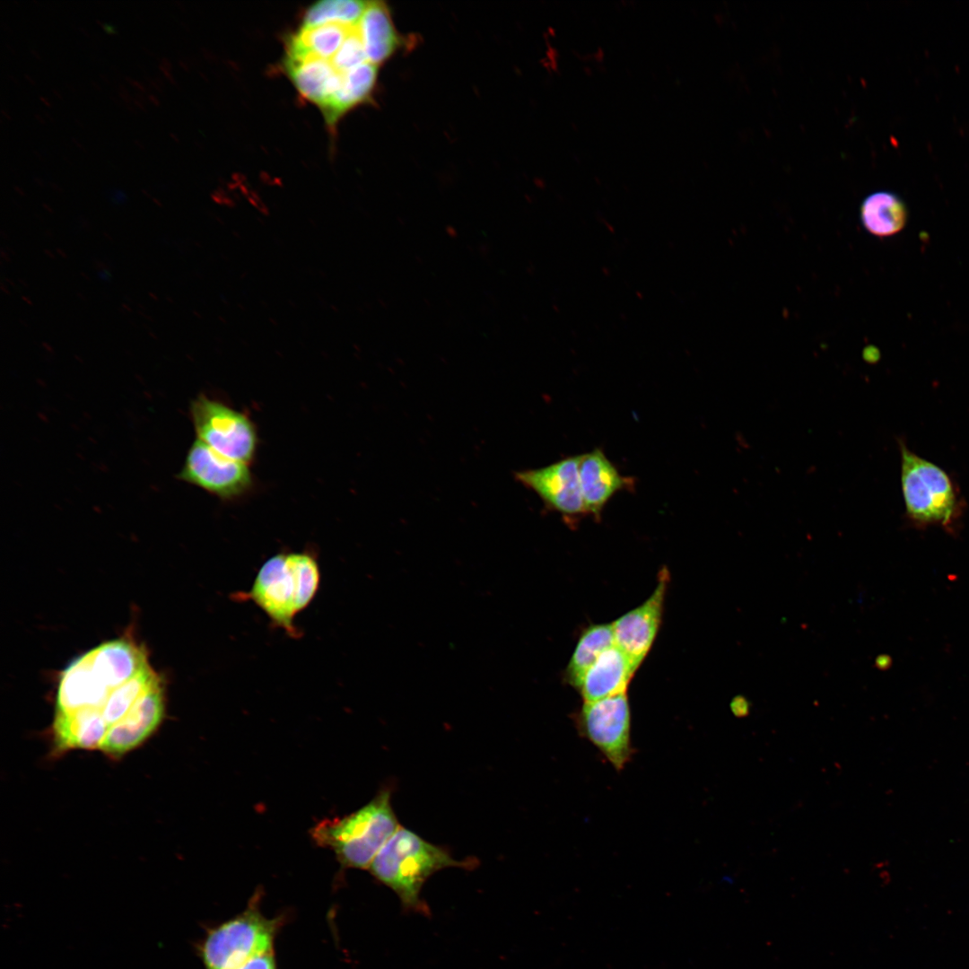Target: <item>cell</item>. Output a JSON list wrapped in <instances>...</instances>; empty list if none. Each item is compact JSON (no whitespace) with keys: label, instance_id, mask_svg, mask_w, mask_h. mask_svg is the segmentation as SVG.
Masks as SVG:
<instances>
[{"label":"cell","instance_id":"18","mask_svg":"<svg viewBox=\"0 0 969 969\" xmlns=\"http://www.w3.org/2000/svg\"><path fill=\"white\" fill-rule=\"evenodd\" d=\"M352 28L354 27L340 24L301 27L288 40L286 56L292 57L312 56L330 61Z\"/></svg>","mask_w":969,"mask_h":969},{"label":"cell","instance_id":"24","mask_svg":"<svg viewBox=\"0 0 969 969\" xmlns=\"http://www.w3.org/2000/svg\"><path fill=\"white\" fill-rule=\"evenodd\" d=\"M892 665V659L887 654L878 655L875 659V667L880 670H886Z\"/></svg>","mask_w":969,"mask_h":969},{"label":"cell","instance_id":"39","mask_svg":"<svg viewBox=\"0 0 969 969\" xmlns=\"http://www.w3.org/2000/svg\"><path fill=\"white\" fill-rule=\"evenodd\" d=\"M91 83H92V85L94 86V88H95V89H96L97 91H100V90H101V89H100V87L99 86V84H98L97 83H95L94 81H92V82H91Z\"/></svg>","mask_w":969,"mask_h":969},{"label":"cell","instance_id":"26","mask_svg":"<svg viewBox=\"0 0 969 969\" xmlns=\"http://www.w3.org/2000/svg\"><path fill=\"white\" fill-rule=\"evenodd\" d=\"M101 27H102L103 31L105 32H107L108 34H110V35L118 34V31H117L116 28H114L113 26H111L109 23H104V24L101 25Z\"/></svg>","mask_w":969,"mask_h":969},{"label":"cell","instance_id":"1","mask_svg":"<svg viewBox=\"0 0 969 969\" xmlns=\"http://www.w3.org/2000/svg\"><path fill=\"white\" fill-rule=\"evenodd\" d=\"M319 584L320 570L314 553H278L261 565L249 590L231 597L236 601L254 603L273 626L298 638L301 633L294 619L313 600Z\"/></svg>","mask_w":969,"mask_h":969},{"label":"cell","instance_id":"35","mask_svg":"<svg viewBox=\"0 0 969 969\" xmlns=\"http://www.w3.org/2000/svg\"><path fill=\"white\" fill-rule=\"evenodd\" d=\"M34 117H35V118H36V119H37V120H38L39 122H40L41 124H44V123H45V121H44L43 118H42L41 116H39V114H35V115H34Z\"/></svg>","mask_w":969,"mask_h":969},{"label":"cell","instance_id":"10","mask_svg":"<svg viewBox=\"0 0 969 969\" xmlns=\"http://www.w3.org/2000/svg\"><path fill=\"white\" fill-rule=\"evenodd\" d=\"M668 579V573L664 568L650 598L612 623L615 646L637 666L649 652L658 633Z\"/></svg>","mask_w":969,"mask_h":969},{"label":"cell","instance_id":"36","mask_svg":"<svg viewBox=\"0 0 969 969\" xmlns=\"http://www.w3.org/2000/svg\"><path fill=\"white\" fill-rule=\"evenodd\" d=\"M51 91H52V92L54 93V95H55L56 97H57V98H58L59 100H62V96H61V95L59 94V92H57V90H55L54 88H52V89H51Z\"/></svg>","mask_w":969,"mask_h":969},{"label":"cell","instance_id":"21","mask_svg":"<svg viewBox=\"0 0 969 969\" xmlns=\"http://www.w3.org/2000/svg\"><path fill=\"white\" fill-rule=\"evenodd\" d=\"M368 61L358 26L349 31L343 44L330 60L340 73L347 72Z\"/></svg>","mask_w":969,"mask_h":969},{"label":"cell","instance_id":"20","mask_svg":"<svg viewBox=\"0 0 969 969\" xmlns=\"http://www.w3.org/2000/svg\"><path fill=\"white\" fill-rule=\"evenodd\" d=\"M369 1L324 0L314 3L304 13L302 28L324 24L357 27Z\"/></svg>","mask_w":969,"mask_h":969},{"label":"cell","instance_id":"25","mask_svg":"<svg viewBox=\"0 0 969 969\" xmlns=\"http://www.w3.org/2000/svg\"><path fill=\"white\" fill-rule=\"evenodd\" d=\"M125 79H126L127 82H128L131 84V86L138 89L140 92H142L144 93L147 92L145 86L143 85L140 82L133 80L132 78L127 77V76H126Z\"/></svg>","mask_w":969,"mask_h":969},{"label":"cell","instance_id":"9","mask_svg":"<svg viewBox=\"0 0 969 969\" xmlns=\"http://www.w3.org/2000/svg\"><path fill=\"white\" fill-rule=\"evenodd\" d=\"M581 455L563 458L548 466L515 473L518 482L534 492L547 510L567 519L587 515L580 484Z\"/></svg>","mask_w":969,"mask_h":969},{"label":"cell","instance_id":"30","mask_svg":"<svg viewBox=\"0 0 969 969\" xmlns=\"http://www.w3.org/2000/svg\"><path fill=\"white\" fill-rule=\"evenodd\" d=\"M133 102L141 110H144V111L146 110L144 106L143 105V103L141 101H139L138 100L135 99V100H133Z\"/></svg>","mask_w":969,"mask_h":969},{"label":"cell","instance_id":"34","mask_svg":"<svg viewBox=\"0 0 969 969\" xmlns=\"http://www.w3.org/2000/svg\"><path fill=\"white\" fill-rule=\"evenodd\" d=\"M30 50H31V53L33 55L34 57H36L39 60H41L39 55L36 52V50H34L32 48H30Z\"/></svg>","mask_w":969,"mask_h":969},{"label":"cell","instance_id":"29","mask_svg":"<svg viewBox=\"0 0 969 969\" xmlns=\"http://www.w3.org/2000/svg\"><path fill=\"white\" fill-rule=\"evenodd\" d=\"M148 100H150V101H151V102H152V103H153V104L154 106H156V107H159V106H160V101H159V100H158V99H157V98L155 97V95H153V94H152V93H151V94H148Z\"/></svg>","mask_w":969,"mask_h":969},{"label":"cell","instance_id":"43","mask_svg":"<svg viewBox=\"0 0 969 969\" xmlns=\"http://www.w3.org/2000/svg\"><path fill=\"white\" fill-rule=\"evenodd\" d=\"M44 114L49 120H51L52 122L54 121L52 117L48 112H44Z\"/></svg>","mask_w":969,"mask_h":969},{"label":"cell","instance_id":"8","mask_svg":"<svg viewBox=\"0 0 969 969\" xmlns=\"http://www.w3.org/2000/svg\"><path fill=\"white\" fill-rule=\"evenodd\" d=\"M580 724L584 735L617 770L630 760L631 718L626 693L584 703Z\"/></svg>","mask_w":969,"mask_h":969},{"label":"cell","instance_id":"22","mask_svg":"<svg viewBox=\"0 0 969 969\" xmlns=\"http://www.w3.org/2000/svg\"><path fill=\"white\" fill-rule=\"evenodd\" d=\"M237 969H276L274 952L257 956Z\"/></svg>","mask_w":969,"mask_h":969},{"label":"cell","instance_id":"17","mask_svg":"<svg viewBox=\"0 0 969 969\" xmlns=\"http://www.w3.org/2000/svg\"><path fill=\"white\" fill-rule=\"evenodd\" d=\"M378 75V65L369 61L342 73L341 86L321 109L326 122L334 127L349 109L365 101L371 94Z\"/></svg>","mask_w":969,"mask_h":969},{"label":"cell","instance_id":"19","mask_svg":"<svg viewBox=\"0 0 969 969\" xmlns=\"http://www.w3.org/2000/svg\"><path fill=\"white\" fill-rule=\"evenodd\" d=\"M615 645L612 624L589 626L579 639L567 666L568 682L579 688L589 668L604 651Z\"/></svg>","mask_w":969,"mask_h":969},{"label":"cell","instance_id":"16","mask_svg":"<svg viewBox=\"0 0 969 969\" xmlns=\"http://www.w3.org/2000/svg\"><path fill=\"white\" fill-rule=\"evenodd\" d=\"M863 227L876 237H891L906 225L908 210L896 194L881 190L867 196L860 205Z\"/></svg>","mask_w":969,"mask_h":969},{"label":"cell","instance_id":"12","mask_svg":"<svg viewBox=\"0 0 969 969\" xmlns=\"http://www.w3.org/2000/svg\"><path fill=\"white\" fill-rule=\"evenodd\" d=\"M579 476L586 512L596 519L601 517L605 506L615 493L632 488L633 483L631 477L622 476L598 448L581 454Z\"/></svg>","mask_w":969,"mask_h":969},{"label":"cell","instance_id":"2","mask_svg":"<svg viewBox=\"0 0 969 969\" xmlns=\"http://www.w3.org/2000/svg\"><path fill=\"white\" fill-rule=\"evenodd\" d=\"M451 867L468 868L469 862L454 859L445 848L400 826L368 869L397 895L404 910L429 915L430 910L421 898L423 886L434 873Z\"/></svg>","mask_w":969,"mask_h":969},{"label":"cell","instance_id":"15","mask_svg":"<svg viewBox=\"0 0 969 969\" xmlns=\"http://www.w3.org/2000/svg\"><path fill=\"white\" fill-rule=\"evenodd\" d=\"M358 31L368 61L377 65L390 57L401 42L387 5L380 1H369Z\"/></svg>","mask_w":969,"mask_h":969},{"label":"cell","instance_id":"48","mask_svg":"<svg viewBox=\"0 0 969 969\" xmlns=\"http://www.w3.org/2000/svg\"><path fill=\"white\" fill-rule=\"evenodd\" d=\"M5 46H6V48H8V49H9V50H10L11 52H13V49H12V48H11L9 47V45H8V44H5Z\"/></svg>","mask_w":969,"mask_h":969},{"label":"cell","instance_id":"47","mask_svg":"<svg viewBox=\"0 0 969 969\" xmlns=\"http://www.w3.org/2000/svg\"><path fill=\"white\" fill-rule=\"evenodd\" d=\"M79 30H80V31H81L82 32H83L84 34L88 35L87 31H86L85 30H83V28H79Z\"/></svg>","mask_w":969,"mask_h":969},{"label":"cell","instance_id":"23","mask_svg":"<svg viewBox=\"0 0 969 969\" xmlns=\"http://www.w3.org/2000/svg\"><path fill=\"white\" fill-rule=\"evenodd\" d=\"M751 709V703L744 695L735 696L730 703V710L734 716L738 718H745L749 715Z\"/></svg>","mask_w":969,"mask_h":969},{"label":"cell","instance_id":"44","mask_svg":"<svg viewBox=\"0 0 969 969\" xmlns=\"http://www.w3.org/2000/svg\"><path fill=\"white\" fill-rule=\"evenodd\" d=\"M8 77H9V78H10V79H11V80H12L13 82H14V83H15L16 84L18 83H17V81H16V78H15V77H13V76H12V75H8Z\"/></svg>","mask_w":969,"mask_h":969},{"label":"cell","instance_id":"3","mask_svg":"<svg viewBox=\"0 0 969 969\" xmlns=\"http://www.w3.org/2000/svg\"><path fill=\"white\" fill-rule=\"evenodd\" d=\"M400 826L391 805L390 790L384 789L356 811L321 820L310 834L318 845L334 851L342 867L368 869Z\"/></svg>","mask_w":969,"mask_h":969},{"label":"cell","instance_id":"6","mask_svg":"<svg viewBox=\"0 0 969 969\" xmlns=\"http://www.w3.org/2000/svg\"><path fill=\"white\" fill-rule=\"evenodd\" d=\"M189 413L197 440L231 459L248 465L254 459L258 434L244 413L205 395L190 403Z\"/></svg>","mask_w":969,"mask_h":969},{"label":"cell","instance_id":"33","mask_svg":"<svg viewBox=\"0 0 969 969\" xmlns=\"http://www.w3.org/2000/svg\"><path fill=\"white\" fill-rule=\"evenodd\" d=\"M135 96H136V100H138L139 101H141V102L145 101V99H144V96L143 93H135Z\"/></svg>","mask_w":969,"mask_h":969},{"label":"cell","instance_id":"40","mask_svg":"<svg viewBox=\"0 0 969 969\" xmlns=\"http://www.w3.org/2000/svg\"><path fill=\"white\" fill-rule=\"evenodd\" d=\"M126 106H127V109H129L133 113H136L135 109H134V107H132L130 104H126Z\"/></svg>","mask_w":969,"mask_h":969},{"label":"cell","instance_id":"45","mask_svg":"<svg viewBox=\"0 0 969 969\" xmlns=\"http://www.w3.org/2000/svg\"><path fill=\"white\" fill-rule=\"evenodd\" d=\"M100 76L103 79V81H105L107 83H109V81L107 80V78L103 74H100Z\"/></svg>","mask_w":969,"mask_h":969},{"label":"cell","instance_id":"7","mask_svg":"<svg viewBox=\"0 0 969 969\" xmlns=\"http://www.w3.org/2000/svg\"><path fill=\"white\" fill-rule=\"evenodd\" d=\"M178 478L223 501L241 497L253 486L248 464L227 458L197 439L188 449Z\"/></svg>","mask_w":969,"mask_h":969},{"label":"cell","instance_id":"41","mask_svg":"<svg viewBox=\"0 0 969 969\" xmlns=\"http://www.w3.org/2000/svg\"><path fill=\"white\" fill-rule=\"evenodd\" d=\"M135 144H136V145H137V146H138V147H139L140 149H144V144H142V143H141V142H139L138 140H135Z\"/></svg>","mask_w":969,"mask_h":969},{"label":"cell","instance_id":"32","mask_svg":"<svg viewBox=\"0 0 969 969\" xmlns=\"http://www.w3.org/2000/svg\"><path fill=\"white\" fill-rule=\"evenodd\" d=\"M24 78L32 85L36 83V82L27 74H24Z\"/></svg>","mask_w":969,"mask_h":969},{"label":"cell","instance_id":"31","mask_svg":"<svg viewBox=\"0 0 969 969\" xmlns=\"http://www.w3.org/2000/svg\"><path fill=\"white\" fill-rule=\"evenodd\" d=\"M39 100H41V102H43V103H44V104H45V105H46L47 107H48V108H51V107H52V104L50 103V101H48V100L47 98H45V97H42V96H39Z\"/></svg>","mask_w":969,"mask_h":969},{"label":"cell","instance_id":"37","mask_svg":"<svg viewBox=\"0 0 969 969\" xmlns=\"http://www.w3.org/2000/svg\"><path fill=\"white\" fill-rule=\"evenodd\" d=\"M1 114H2V115L4 116V117H5V118H7L8 120H10V119H11V117L9 116L8 112H6V111H5V110H4V109H1Z\"/></svg>","mask_w":969,"mask_h":969},{"label":"cell","instance_id":"4","mask_svg":"<svg viewBox=\"0 0 969 969\" xmlns=\"http://www.w3.org/2000/svg\"><path fill=\"white\" fill-rule=\"evenodd\" d=\"M899 448L906 518L917 528L939 526L954 534L962 511L955 483L944 469L911 451L904 442L899 441Z\"/></svg>","mask_w":969,"mask_h":969},{"label":"cell","instance_id":"14","mask_svg":"<svg viewBox=\"0 0 969 969\" xmlns=\"http://www.w3.org/2000/svg\"><path fill=\"white\" fill-rule=\"evenodd\" d=\"M284 67L300 94L323 109L337 92L342 73L330 61L315 57H285Z\"/></svg>","mask_w":969,"mask_h":969},{"label":"cell","instance_id":"46","mask_svg":"<svg viewBox=\"0 0 969 969\" xmlns=\"http://www.w3.org/2000/svg\"><path fill=\"white\" fill-rule=\"evenodd\" d=\"M33 153L35 155H37L38 159L41 160V156L37 152L34 151Z\"/></svg>","mask_w":969,"mask_h":969},{"label":"cell","instance_id":"5","mask_svg":"<svg viewBox=\"0 0 969 969\" xmlns=\"http://www.w3.org/2000/svg\"><path fill=\"white\" fill-rule=\"evenodd\" d=\"M260 899L257 891L244 911L207 930L196 947L205 969H237L273 952L283 919L266 917Z\"/></svg>","mask_w":969,"mask_h":969},{"label":"cell","instance_id":"11","mask_svg":"<svg viewBox=\"0 0 969 969\" xmlns=\"http://www.w3.org/2000/svg\"><path fill=\"white\" fill-rule=\"evenodd\" d=\"M162 683L147 692L129 714L108 732L100 750L120 756L140 746L160 725L164 715Z\"/></svg>","mask_w":969,"mask_h":969},{"label":"cell","instance_id":"13","mask_svg":"<svg viewBox=\"0 0 969 969\" xmlns=\"http://www.w3.org/2000/svg\"><path fill=\"white\" fill-rule=\"evenodd\" d=\"M637 666L622 650L613 646L604 651L586 672L580 685L584 703H592L626 693Z\"/></svg>","mask_w":969,"mask_h":969},{"label":"cell","instance_id":"38","mask_svg":"<svg viewBox=\"0 0 969 969\" xmlns=\"http://www.w3.org/2000/svg\"><path fill=\"white\" fill-rule=\"evenodd\" d=\"M154 81H155V82H156V83H158V84H159V85H160L161 87H163V82H162V78H160V77H156Z\"/></svg>","mask_w":969,"mask_h":969},{"label":"cell","instance_id":"42","mask_svg":"<svg viewBox=\"0 0 969 969\" xmlns=\"http://www.w3.org/2000/svg\"><path fill=\"white\" fill-rule=\"evenodd\" d=\"M72 141L75 144L76 146L83 150L82 145L74 137H72Z\"/></svg>","mask_w":969,"mask_h":969},{"label":"cell","instance_id":"28","mask_svg":"<svg viewBox=\"0 0 969 969\" xmlns=\"http://www.w3.org/2000/svg\"><path fill=\"white\" fill-rule=\"evenodd\" d=\"M146 78H147L146 80H147V81L149 82V83H150V84H151V85H152V86H153V88H154V89H155L156 91H158L159 92H162V90L161 89V86H160V85H159V84H158V83H156L155 81H153V80H152V79H150V78H148V77H146Z\"/></svg>","mask_w":969,"mask_h":969},{"label":"cell","instance_id":"27","mask_svg":"<svg viewBox=\"0 0 969 969\" xmlns=\"http://www.w3.org/2000/svg\"><path fill=\"white\" fill-rule=\"evenodd\" d=\"M160 65H162L163 67H165L169 71L171 69L170 62L166 57H162Z\"/></svg>","mask_w":969,"mask_h":969}]
</instances>
